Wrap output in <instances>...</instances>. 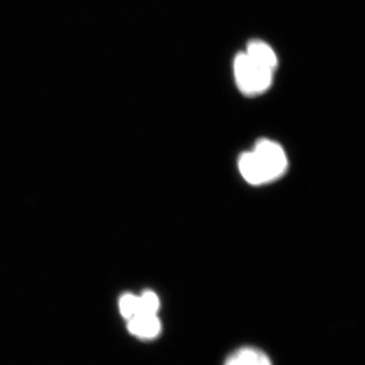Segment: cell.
I'll return each instance as SVG.
<instances>
[{"mask_svg": "<svg viewBox=\"0 0 365 365\" xmlns=\"http://www.w3.org/2000/svg\"><path fill=\"white\" fill-rule=\"evenodd\" d=\"M234 75L240 91L246 95L262 94L272 85L273 71L264 69L246 53H241L234 60Z\"/></svg>", "mask_w": 365, "mask_h": 365, "instance_id": "1", "label": "cell"}, {"mask_svg": "<svg viewBox=\"0 0 365 365\" xmlns=\"http://www.w3.org/2000/svg\"><path fill=\"white\" fill-rule=\"evenodd\" d=\"M264 169L268 182H273L282 176L287 170L288 160L286 152L280 145L269 139L257 141L253 150Z\"/></svg>", "mask_w": 365, "mask_h": 365, "instance_id": "2", "label": "cell"}, {"mask_svg": "<svg viewBox=\"0 0 365 365\" xmlns=\"http://www.w3.org/2000/svg\"><path fill=\"white\" fill-rule=\"evenodd\" d=\"M127 329L135 337L151 341L162 332V322L157 314H137L128 320Z\"/></svg>", "mask_w": 365, "mask_h": 365, "instance_id": "3", "label": "cell"}, {"mask_svg": "<svg viewBox=\"0 0 365 365\" xmlns=\"http://www.w3.org/2000/svg\"><path fill=\"white\" fill-rule=\"evenodd\" d=\"M239 170L243 178L252 185L267 184L268 178L253 151L245 152L239 159Z\"/></svg>", "mask_w": 365, "mask_h": 365, "instance_id": "4", "label": "cell"}, {"mask_svg": "<svg viewBox=\"0 0 365 365\" xmlns=\"http://www.w3.org/2000/svg\"><path fill=\"white\" fill-rule=\"evenodd\" d=\"M225 365H273L269 356L255 346H242L229 356Z\"/></svg>", "mask_w": 365, "mask_h": 365, "instance_id": "5", "label": "cell"}, {"mask_svg": "<svg viewBox=\"0 0 365 365\" xmlns=\"http://www.w3.org/2000/svg\"><path fill=\"white\" fill-rule=\"evenodd\" d=\"M247 56L255 63L268 71H274L277 67V56L275 51L262 41H252L248 43L246 50Z\"/></svg>", "mask_w": 365, "mask_h": 365, "instance_id": "6", "label": "cell"}, {"mask_svg": "<svg viewBox=\"0 0 365 365\" xmlns=\"http://www.w3.org/2000/svg\"><path fill=\"white\" fill-rule=\"evenodd\" d=\"M139 313L138 314H157L160 302L158 295L153 291H145L141 295H138Z\"/></svg>", "mask_w": 365, "mask_h": 365, "instance_id": "7", "label": "cell"}, {"mask_svg": "<svg viewBox=\"0 0 365 365\" xmlns=\"http://www.w3.org/2000/svg\"><path fill=\"white\" fill-rule=\"evenodd\" d=\"M119 309L121 316L125 319L130 320L139 313V304H138V295L132 293L123 294L119 300Z\"/></svg>", "mask_w": 365, "mask_h": 365, "instance_id": "8", "label": "cell"}]
</instances>
